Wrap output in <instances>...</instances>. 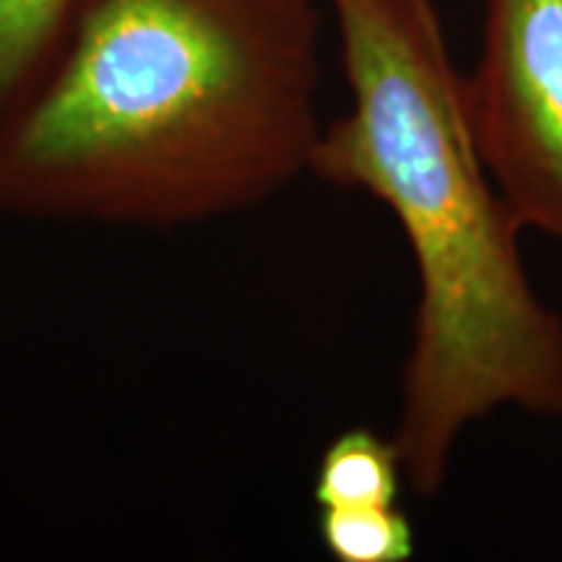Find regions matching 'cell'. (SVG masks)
<instances>
[{"mask_svg":"<svg viewBox=\"0 0 562 562\" xmlns=\"http://www.w3.org/2000/svg\"><path fill=\"white\" fill-rule=\"evenodd\" d=\"M315 0H79L0 125V211L186 227L311 175Z\"/></svg>","mask_w":562,"mask_h":562,"instance_id":"1","label":"cell"},{"mask_svg":"<svg viewBox=\"0 0 562 562\" xmlns=\"http://www.w3.org/2000/svg\"><path fill=\"white\" fill-rule=\"evenodd\" d=\"M326 3L351 104L323 125L311 175L381 201L409 245L417 307L393 440L427 497L487 414L562 419V315L526 271L432 0Z\"/></svg>","mask_w":562,"mask_h":562,"instance_id":"2","label":"cell"},{"mask_svg":"<svg viewBox=\"0 0 562 562\" xmlns=\"http://www.w3.org/2000/svg\"><path fill=\"white\" fill-rule=\"evenodd\" d=\"M469 115L524 229L562 240V0H487Z\"/></svg>","mask_w":562,"mask_h":562,"instance_id":"3","label":"cell"},{"mask_svg":"<svg viewBox=\"0 0 562 562\" xmlns=\"http://www.w3.org/2000/svg\"><path fill=\"white\" fill-rule=\"evenodd\" d=\"M404 476L396 440H385L368 427H351L336 435L323 451L313 497L318 508L396 505Z\"/></svg>","mask_w":562,"mask_h":562,"instance_id":"4","label":"cell"},{"mask_svg":"<svg viewBox=\"0 0 562 562\" xmlns=\"http://www.w3.org/2000/svg\"><path fill=\"white\" fill-rule=\"evenodd\" d=\"M79 0H0V125L58 53Z\"/></svg>","mask_w":562,"mask_h":562,"instance_id":"5","label":"cell"},{"mask_svg":"<svg viewBox=\"0 0 562 562\" xmlns=\"http://www.w3.org/2000/svg\"><path fill=\"white\" fill-rule=\"evenodd\" d=\"M318 533L339 562H406L414 558L412 521L398 505L381 508H321Z\"/></svg>","mask_w":562,"mask_h":562,"instance_id":"6","label":"cell"}]
</instances>
